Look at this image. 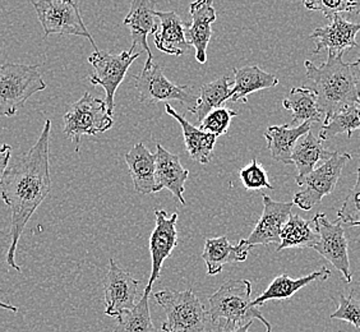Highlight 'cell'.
Returning a JSON list of instances; mask_svg holds the SVG:
<instances>
[{"label":"cell","instance_id":"cell-1","mask_svg":"<svg viewBox=\"0 0 360 332\" xmlns=\"http://www.w3.org/2000/svg\"><path fill=\"white\" fill-rule=\"evenodd\" d=\"M50 132L51 120L48 119L37 142L8 167L0 184V200L11 211V245L6 262L18 272H21V267L15 262V252L22 233L51 191Z\"/></svg>","mask_w":360,"mask_h":332},{"label":"cell","instance_id":"cell-2","mask_svg":"<svg viewBox=\"0 0 360 332\" xmlns=\"http://www.w3.org/2000/svg\"><path fill=\"white\" fill-rule=\"evenodd\" d=\"M344 54L328 51L327 60L316 65L305 60L307 77L313 82V90L317 95V105L325 117L323 125L344 109L359 105V90L354 79L350 64L344 62Z\"/></svg>","mask_w":360,"mask_h":332},{"label":"cell","instance_id":"cell-3","mask_svg":"<svg viewBox=\"0 0 360 332\" xmlns=\"http://www.w3.org/2000/svg\"><path fill=\"white\" fill-rule=\"evenodd\" d=\"M252 284L250 280H229L208 298L207 317L219 332L234 330L258 319L266 332H272V326L264 319L262 312L252 305Z\"/></svg>","mask_w":360,"mask_h":332},{"label":"cell","instance_id":"cell-4","mask_svg":"<svg viewBox=\"0 0 360 332\" xmlns=\"http://www.w3.org/2000/svg\"><path fill=\"white\" fill-rule=\"evenodd\" d=\"M39 65L8 63L0 65V117H13L28 98L45 90Z\"/></svg>","mask_w":360,"mask_h":332},{"label":"cell","instance_id":"cell-5","mask_svg":"<svg viewBox=\"0 0 360 332\" xmlns=\"http://www.w3.org/2000/svg\"><path fill=\"white\" fill-rule=\"evenodd\" d=\"M158 305L167 313L162 332H208L207 311L192 289L184 291H158L153 294Z\"/></svg>","mask_w":360,"mask_h":332},{"label":"cell","instance_id":"cell-6","mask_svg":"<svg viewBox=\"0 0 360 332\" xmlns=\"http://www.w3.org/2000/svg\"><path fill=\"white\" fill-rule=\"evenodd\" d=\"M63 120V133L73 141L77 153H79L82 136L104 133L114 125V120L108 111L105 100L92 96L90 92H84V96L70 105Z\"/></svg>","mask_w":360,"mask_h":332},{"label":"cell","instance_id":"cell-7","mask_svg":"<svg viewBox=\"0 0 360 332\" xmlns=\"http://www.w3.org/2000/svg\"><path fill=\"white\" fill-rule=\"evenodd\" d=\"M32 6L36 9L39 21L44 28V37L58 35L81 36L89 39L95 49L98 50L89 28L86 27L79 8L72 0H34Z\"/></svg>","mask_w":360,"mask_h":332},{"label":"cell","instance_id":"cell-8","mask_svg":"<svg viewBox=\"0 0 360 332\" xmlns=\"http://www.w3.org/2000/svg\"><path fill=\"white\" fill-rule=\"evenodd\" d=\"M352 160L350 153H333L331 159L325 161L322 165L316 167L312 173L299 178L295 181L299 187L303 188L295 193L292 203L299 208L309 211L323 200V197L333 193L342 173L344 166Z\"/></svg>","mask_w":360,"mask_h":332},{"label":"cell","instance_id":"cell-9","mask_svg":"<svg viewBox=\"0 0 360 332\" xmlns=\"http://www.w3.org/2000/svg\"><path fill=\"white\" fill-rule=\"evenodd\" d=\"M134 51L136 49L131 48L129 51L112 54L105 50H96L89 56V63L95 70L89 79L94 86H101L104 89L105 103L110 115L115 108V92L123 82L129 67L141 56V53Z\"/></svg>","mask_w":360,"mask_h":332},{"label":"cell","instance_id":"cell-10","mask_svg":"<svg viewBox=\"0 0 360 332\" xmlns=\"http://www.w3.org/2000/svg\"><path fill=\"white\" fill-rule=\"evenodd\" d=\"M133 79L141 103H169L176 100L189 111L197 104L198 97L189 91V86H178L167 79L159 64L146 60L145 68Z\"/></svg>","mask_w":360,"mask_h":332},{"label":"cell","instance_id":"cell-11","mask_svg":"<svg viewBox=\"0 0 360 332\" xmlns=\"http://www.w3.org/2000/svg\"><path fill=\"white\" fill-rule=\"evenodd\" d=\"M313 226L319 236V242L314 247L321 256L341 272L347 284L353 281L349 260V243L345 236L342 222H331L322 212H319L312 219Z\"/></svg>","mask_w":360,"mask_h":332},{"label":"cell","instance_id":"cell-12","mask_svg":"<svg viewBox=\"0 0 360 332\" xmlns=\"http://www.w3.org/2000/svg\"><path fill=\"white\" fill-rule=\"evenodd\" d=\"M141 281L123 270L114 258L109 260V272L105 279V314L119 317L136 307Z\"/></svg>","mask_w":360,"mask_h":332},{"label":"cell","instance_id":"cell-13","mask_svg":"<svg viewBox=\"0 0 360 332\" xmlns=\"http://www.w3.org/2000/svg\"><path fill=\"white\" fill-rule=\"evenodd\" d=\"M155 217L156 224L153 234L150 236V255L153 260V270L147 284L151 286L161 275V269L165 260L172 256L174 248L178 245V214L174 212L169 216L167 211L156 210Z\"/></svg>","mask_w":360,"mask_h":332},{"label":"cell","instance_id":"cell-14","mask_svg":"<svg viewBox=\"0 0 360 332\" xmlns=\"http://www.w3.org/2000/svg\"><path fill=\"white\" fill-rule=\"evenodd\" d=\"M264 200V212L259 220L252 230L245 243L250 247L256 245H269V244H280V234L285 224L291 216L292 202L274 201L269 196H262Z\"/></svg>","mask_w":360,"mask_h":332},{"label":"cell","instance_id":"cell-15","mask_svg":"<svg viewBox=\"0 0 360 332\" xmlns=\"http://www.w3.org/2000/svg\"><path fill=\"white\" fill-rule=\"evenodd\" d=\"M360 32V23L349 22L341 15L336 14L328 25L316 28L309 39L316 44L314 54H319L323 49L331 53H345L349 49L356 48V35Z\"/></svg>","mask_w":360,"mask_h":332},{"label":"cell","instance_id":"cell-16","mask_svg":"<svg viewBox=\"0 0 360 332\" xmlns=\"http://www.w3.org/2000/svg\"><path fill=\"white\" fill-rule=\"evenodd\" d=\"M189 14L192 22L187 26L186 36L188 44L195 49L197 62L205 64L207 62V46L212 36V23L217 20L214 1L198 0L189 6Z\"/></svg>","mask_w":360,"mask_h":332},{"label":"cell","instance_id":"cell-17","mask_svg":"<svg viewBox=\"0 0 360 332\" xmlns=\"http://www.w3.org/2000/svg\"><path fill=\"white\" fill-rule=\"evenodd\" d=\"M155 0H133L131 9L124 18L125 26L129 27L132 36V48L145 50L147 53V62H153V51L147 44V36L155 35L158 31V17H156Z\"/></svg>","mask_w":360,"mask_h":332},{"label":"cell","instance_id":"cell-18","mask_svg":"<svg viewBox=\"0 0 360 332\" xmlns=\"http://www.w3.org/2000/svg\"><path fill=\"white\" fill-rule=\"evenodd\" d=\"M250 249L245 239H240L236 245L229 242L228 236L208 238L205 242L202 260L206 263L208 276H216L229 263L247 261Z\"/></svg>","mask_w":360,"mask_h":332},{"label":"cell","instance_id":"cell-19","mask_svg":"<svg viewBox=\"0 0 360 332\" xmlns=\"http://www.w3.org/2000/svg\"><path fill=\"white\" fill-rule=\"evenodd\" d=\"M156 193L161 189L170 191L174 197L186 205L184 186L189 177V172L180 164L178 155L169 153L167 148L156 145Z\"/></svg>","mask_w":360,"mask_h":332},{"label":"cell","instance_id":"cell-20","mask_svg":"<svg viewBox=\"0 0 360 332\" xmlns=\"http://www.w3.org/2000/svg\"><path fill=\"white\" fill-rule=\"evenodd\" d=\"M160 25L155 32V45L160 51L169 56H180L187 54L191 45L188 44L187 26L176 12H160L156 11Z\"/></svg>","mask_w":360,"mask_h":332},{"label":"cell","instance_id":"cell-21","mask_svg":"<svg viewBox=\"0 0 360 332\" xmlns=\"http://www.w3.org/2000/svg\"><path fill=\"white\" fill-rule=\"evenodd\" d=\"M133 187L137 193H156V155L143 143H137L125 153Z\"/></svg>","mask_w":360,"mask_h":332},{"label":"cell","instance_id":"cell-22","mask_svg":"<svg viewBox=\"0 0 360 332\" xmlns=\"http://www.w3.org/2000/svg\"><path fill=\"white\" fill-rule=\"evenodd\" d=\"M312 128V122H305L303 124L291 127L289 124L271 125L264 132V139L267 141V148L270 150L272 159L285 165L291 162V153L294 151L299 139L308 134Z\"/></svg>","mask_w":360,"mask_h":332},{"label":"cell","instance_id":"cell-23","mask_svg":"<svg viewBox=\"0 0 360 332\" xmlns=\"http://www.w3.org/2000/svg\"><path fill=\"white\" fill-rule=\"evenodd\" d=\"M165 111L167 115L179 122L188 155L200 164H208L212 159V151L217 137L191 124L187 119L181 117L179 113H176L172 105L165 104Z\"/></svg>","mask_w":360,"mask_h":332},{"label":"cell","instance_id":"cell-24","mask_svg":"<svg viewBox=\"0 0 360 332\" xmlns=\"http://www.w3.org/2000/svg\"><path fill=\"white\" fill-rule=\"evenodd\" d=\"M234 72V84L231 89V103L243 104L248 103V96L257 91L272 89L278 84V78L271 73L261 70L258 65H247L240 70L233 68Z\"/></svg>","mask_w":360,"mask_h":332},{"label":"cell","instance_id":"cell-25","mask_svg":"<svg viewBox=\"0 0 360 332\" xmlns=\"http://www.w3.org/2000/svg\"><path fill=\"white\" fill-rule=\"evenodd\" d=\"M331 276V271L327 267H322L321 270L314 271L307 276L299 277V279H291L289 275L283 274L278 275L272 280L269 288L255 300H252V305L255 307H259L269 300H284L297 294L300 289H303L307 285L311 284L316 280H327Z\"/></svg>","mask_w":360,"mask_h":332},{"label":"cell","instance_id":"cell-26","mask_svg":"<svg viewBox=\"0 0 360 332\" xmlns=\"http://www.w3.org/2000/svg\"><path fill=\"white\" fill-rule=\"evenodd\" d=\"M333 153L326 150L322 141L313 136V133L305 134L299 139L294 151L291 153V162L297 166L299 178L312 173L319 161H327L333 158Z\"/></svg>","mask_w":360,"mask_h":332},{"label":"cell","instance_id":"cell-27","mask_svg":"<svg viewBox=\"0 0 360 332\" xmlns=\"http://www.w3.org/2000/svg\"><path fill=\"white\" fill-rule=\"evenodd\" d=\"M283 106L292 114V124L321 122L322 114L317 105V95L311 87H294L283 100Z\"/></svg>","mask_w":360,"mask_h":332},{"label":"cell","instance_id":"cell-28","mask_svg":"<svg viewBox=\"0 0 360 332\" xmlns=\"http://www.w3.org/2000/svg\"><path fill=\"white\" fill-rule=\"evenodd\" d=\"M319 236L314 230L312 220H305L299 215H291L280 234L277 252L288 248H314Z\"/></svg>","mask_w":360,"mask_h":332},{"label":"cell","instance_id":"cell-29","mask_svg":"<svg viewBox=\"0 0 360 332\" xmlns=\"http://www.w3.org/2000/svg\"><path fill=\"white\" fill-rule=\"evenodd\" d=\"M231 86L233 83L228 76H222L212 82L202 84L197 104L189 113H192L198 123H201L207 114L216 109H220L222 105L230 100L233 89Z\"/></svg>","mask_w":360,"mask_h":332},{"label":"cell","instance_id":"cell-30","mask_svg":"<svg viewBox=\"0 0 360 332\" xmlns=\"http://www.w3.org/2000/svg\"><path fill=\"white\" fill-rule=\"evenodd\" d=\"M151 290L153 286L147 285L142 298L132 311L125 312L117 317V325L112 332H159V328L153 325L148 305Z\"/></svg>","mask_w":360,"mask_h":332},{"label":"cell","instance_id":"cell-31","mask_svg":"<svg viewBox=\"0 0 360 332\" xmlns=\"http://www.w3.org/2000/svg\"><path fill=\"white\" fill-rule=\"evenodd\" d=\"M360 131V105H353L340 111L319 131V139L323 142L342 133L350 139L354 132Z\"/></svg>","mask_w":360,"mask_h":332},{"label":"cell","instance_id":"cell-32","mask_svg":"<svg viewBox=\"0 0 360 332\" xmlns=\"http://www.w3.org/2000/svg\"><path fill=\"white\" fill-rule=\"evenodd\" d=\"M338 219L349 226H360V167L356 170V181L354 187L338 211Z\"/></svg>","mask_w":360,"mask_h":332},{"label":"cell","instance_id":"cell-33","mask_svg":"<svg viewBox=\"0 0 360 332\" xmlns=\"http://www.w3.org/2000/svg\"><path fill=\"white\" fill-rule=\"evenodd\" d=\"M238 117V113L228 108H220L211 111L206 115V118L200 123V129L206 133H211L216 137L226 134L229 127L231 124V119Z\"/></svg>","mask_w":360,"mask_h":332},{"label":"cell","instance_id":"cell-34","mask_svg":"<svg viewBox=\"0 0 360 332\" xmlns=\"http://www.w3.org/2000/svg\"><path fill=\"white\" fill-rule=\"evenodd\" d=\"M239 177L242 180L243 186L250 191H259V189H274L271 184L267 172L264 166L261 165L256 159L250 161V165L239 170Z\"/></svg>","mask_w":360,"mask_h":332},{"label":"cell","instance_id":"cell-35","mask_svg":"<svg viewBox=\"0 0 360 332\" xmlns=\"http://www.w3.org/2000/svg\"><path fill=\"white\" fill-rule=\"evenodd\" d=\"M333 319H341L360 328V298L354 297V291L349 297L340 295L338 309L330 316Z\"/></svg>","mask_w":360,"mask_h":332},{"label":"cell","instance_id":"cell-36","mask_svg":"<svg viewBox=\"0 0 360 332\" xmlns=\"http://www.w3.org/2000/svg\"><path fill=\"white\" fill-rule=\"evenodd\" d=\"M354 1L350 0H309L304 1V7L308 11H319L325 14L327 20H333L336 14L347 12L350 13Z\"/></svg>","mask_w":360,"mask_h":332},{"label":"cell","instance_id":"cell-37","mask_svg":"<svg viewBox=\"0 0 360 332\" xmlns=\"http://www.w3.org/2000/svg\"><path fill=\"white\" fill-rule=\"evenodd\" d=\"M11 155H12V147L11 146L7 145V143H3L0 146V184H1L3 178H4V173L8 169Z\"/></svg>","mask_w":360,"mask_h":332},{"label":"cell","instance_id":"cell-38","mask_svg":"<svg viewBox=\"0 0 360 332\" xmlns=\"http://www.w3.org/2000/svg\"><path fill=\"white\" fill-rule=\"evenodd\" d=\"M350 68L353 72L354 79L356 82L358 86V90H359V105H360V59H358L356 62L350 63Z\"/></svg>","mask_w":360,"mask_h":332},{"label":"cell","instance_id":"cell-39","mask_svg":"<svg viewBox=\"0 0 360 332\" xmlns=\"http://www.w3.org/2000/svg\"><path fill=\"white\" fill-rule=\"evenodd\" d=\"M0 308H3V309H6V311L11 312H18V308L17 307H14V305H9V303H6V302H3V300H0Z\"/></svg>","mask_w":360,"mask_h":332},{"label":"cell","instance_id":"cell-40","mask_svg":"<svg viewBox=\"0 0 360 332\" xmlns=\"http://www.w3.org/2000/svg\"><path fill=\"white\" fill-rule=\"evenodd\" d=\"M253 322H248L247 325L240 326V327H238V328H234V330H228V331H222V332H248L250 331V327L252 326Z\"/></svg>","mask_w":360,"mask_h":332},{"label":"cell","instance_id":"cell-41","mask_svg":"<svg viewBox=\"0 0 360 332\" xmlns=\"http://www.w3.org/2000/svg\"><path fill=\"white\" fill-rule=\"evenodd\" d=\"M352 14H360V1H354L353 8L350 11Z\"/></svg>","mask_w":360,"mask_h":332}]
</instances>
